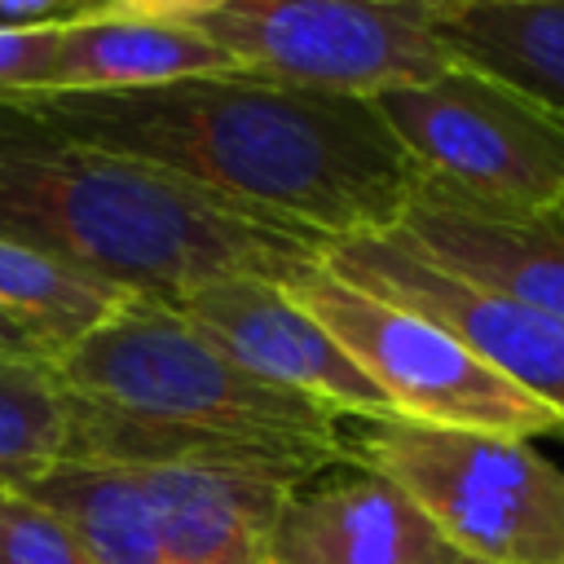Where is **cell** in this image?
<instances>
[{
    "label": "cell",
    "mask_w": 564,
    "mask_h": 564,
    "mask_svg": "<svg viewBox=\"0 0 564 564\" xmlns=\"http://www.w3.org/2000/svg\"><path fill=\"white\" fill-rule=\"evenodd\" d=\"M13 101L79 141L150 163L322 247L397 229L419 185V167L375 101L291 88L251 70Z\"/></svg>",
    "instance_id": "obj_1"
},
{
    "label": "cell",
    "mask_w": 564,
    "mask_h": 564,
    "mask_svg": "<svg viewBox=\"0 0 564 564\" xmlns=\"http://www.w3.org/2000/svg\"><path fill=\"white\" fill-rule=\"evenodd\" d=\"M145 494L163 564H264L291 485L216 467H128Z\"/></svg>",
    "instance_id": "obj_12"
},
{
    "label": "cell",
    "mask_w": 564,
    "mask_h": 564,
    "mask_svg": "<svg viewBox=\"0 0 564 564\" xmlns=\"http://www.w3.org/2000/svg\"><path fill=\"white\" fill-rule=\"evenodd\" d=\"M70 388L44 357H0V489H22L62 463Z\"/></svg>",
    "instance_id": "obj_17"
},
{
    "label": "cell",
    "mask_w": 564,
    "mask_h": 564,
    "mask_svg": "<svg viewBox=\"0 0 564 564\" xmlns=\"http://www.w3.org/2000/svg\"><path fill=\"white\" fill-rule=\"evenodd\" d=\"M264 564H480L383 476L335 463L291 489Z\"/></svg>",
    "instance_id": "obj_11"
},
{
    "label": "cell",
    "mask_w": 564,
    "mask_h": 564,
    "mask_svg": "<svg viewBox=\"0 0 564 564\" xmlns=\"http://www.w3.org/2000/svg\"><path fill=\"white\" fill-rule=\"evenodd\" d=\"M0 234L163 304L212 278L286 286L322 260V242L79 141L13 97H0Z\"/></svg>",
    "instance_id": "obj_2"
},
{
    "label": "cell",
    "mask_w": 564,
    "mask_h": 564,
    "mask_svg": "<svg viewBox=\"0 0 564 564\" xmlns=\"http://www.w3.org/2000/svg\"><path fill=\"white\" fill-rule=\"evenodd\" d=\"M0 357H44V348L26 335V330H18L9 317H0ZM48 361V357H44Z\"/></svg>",
    "instance_id": "obj_22"
},
{
    "label": "cell",
    "mask_w": 564,
    "mask_h": 564,
    "mask_svg": "<svg viewBox=\"0 0 564 564\" xmlns=\"http://www.w3.org/2000/svg\"><path fill=\"white\" fill-rule=\"evenodd\" d=\"M344 449L401 489L463 555L564 564V471L529 441L388 414L357 419Z\"/></svg>",
    "instance_id": "obj_4"
},
{
    "label": "cell",
    "mask_w": 564,
    "mask_h": 564,
    "mask_svg": "<svg viewBox=\"0 0 564 564\" xmlns=\"http://www.w3.org/2000/svg\"><path fill=\"white\" fill-rule=\"evenodd\" d=\"M53 370L75 397L106 410L348 458L339 414L242 370L163 300L123 295L88 335L53 357Z\"/></svg>",
    "instance_id": "obj_3"
},
{
    "label": "cell",
    "mask_w": 564,
    "mask_h": 564,
    "mask_svg": "<svg viewBox=\"0 0 564 564\" xmlns=\"http://www.w3.org/2000/svg\"><path fill=\"white\" fill-rule=\"evenodd\" d=\"M216 70L242 66L189 22L70 18L57 31L44 93H123Z\"/></svg>",
    "instance_id": "obj_13"
},
{
    "label": "cell",
    "mask_w": 564,
    "mask_h": 564,
    "mask_svg": "<svg viewBox=\"0 0 564 564\" xmlns=\"http://www.w3.org/2000/svg\"><path fill=\"white\" fill-rule=\"evenodd\" d=\"M189 26L251 75L366 101L463 62L427 0H234Z\"/></svg>",
    "instance_id": "obj_7"
},
{
    "label": "cell",
    "mask_w": 564,
    "mask_h": 564,
    "mask_svg": "<svg viewBox=\"0 0 564 564\" xmlns=\"http://www.w3.org/2000/svg\"><path fill=\"white\" fill-rule=\"evenodd\" d=\"M0 564H93V555L48 507L0 489Z\"/></svg>",
    "instance_id": "obj_18"
},
{
    "label": "cell",
    "mask_w": 564,
    "mask_h": 564,
    "mask_svg": "<svg viewBox=\"0 0 564 564\" xmlns=\"http://www.w3.org/2000/svg\"><path fill=\"white\" fill-rule=\"evenodd\" d=\"M22 494L48 507L93 555V564H163L145 494L128 467L62 458L22 485Z\"/></svg>",
    "instance_id": "obj_15"
},
{
    "label": "cell",
    "mask_w": 564,
    "mask_h": 564,
    "mask_svg": "<svg viewBox=\"0 0 564 564\" xmlns=\"http://www.w3.org/2000/svg\"><path fill=\"white\" fill-rule=\"evenodd\" d=\"M123 291L0 234V317L26 330L53 361L79 335H88Z\"/></svg>",
    "instance_id": "obj_16"
},
{
    "label": "cell",
    "mask_w": 564,
    "mask_h": 564,
    "mask_svg": "<svg viewBox=\"0 0 564 564\" xmlns=\"http://www.w3.org/2000/svg\"><path fill=\"white\" fill-rule=\"evenodd\" d=\"M181 308L220 352L273 388L300 392L330 414L388 419V397L357 370L335 335L300 308L278 282L264 278H212L185 291Z\"/></svg>",
    "instance_id": "obj_9"
},
{
    "label": "cell",
    "mask_w": 564,
    "mask_h": 564,
    "mask_svg": "<svg viewBox=\"0 0 564 564\" xmlns=\"http://www.w3.org/2000/svg\"><path fill=\"white\" fill-rule=\"evenodd\" d=\"M234 0H101L88 18H145V22H198Z\"/></svg>",
    "instance_id": "obj_20"
},
{
    "label": "cell",
    "mask_w": 564,
    "mask_h": 564,
    "mask_svg": "<svg viewBox=\"0 0 564 564\" xmlns=\"http://www.w3.org/2000/svg\"><path fill=\"white\" fill-rule=\"evenodd\" d=\"M375 110L419 176L507 212L564 207V115L524 88L458 62L379 93Z\"/></svg>",
    "instance_id": "obj_5"
},
{
    "label": "cell",
    "mask_w": 564,
    "mask_h": 564,
    "mask_svg": "<svg viewBox=\"0 0 564 564\" xmlns=\"http://www.w3.org/2000/svg\"><path fill=\"white\" fill-rule=\"evenodd\" d=\"M560 212H564V207H560Z\"/></svg>",
    "instance_id": "obj_23"
},
{
    "label": "cell",
    "mask_w": 564,
    "mask_h": 564,
    "mask_svg": "<svg viewBox=\"0 0 564 564\" xmlns=\"http://www.w3.org/2000/svg\"><path fill=\"white\" fill-rule=\"evenodd\" d=\"M397 234L432 264L564 326V212H507L419 176Z\"/></svg>",
    "instance_id": "obj_10"
},
{
    "label": "cell",
    "mask_w": 564,
    "mask_h": 564,
    "mask_svg": "<svg viewBox=\"0 0 564 564\" xmlns=\"http://www.w3.org/2000/svg\"><path fill=\"white\" fill-rule=\"evenodd\" d=\"M62 22H0V97L44 93Z\"/></svg>",
    "instance_id": "obj_19"
},
{
    "label": "cell",
    "mask_w": 564,
    "mask_h": 564,
    "mask_svg": "<svg viewBox=\"0 0 564 564\" xmlns=\"http://www.w3.org/2000/svg\"><path fill=\"white\" fill-rule=\"evenodd\" d=\"M97 9L101 0H0V22H70Z\"/></svg>",
    "instance_id": "obj_21"
},
{
    "label": "cell",
    "mask_w": 564,
    "mask_h": 564,
    "mask_svg": "<svg viewBox=\"0 0 564 564\" xmlns=\"http://www.w3.org/2000/svg\"><path fill=\"white\" fill-rule=\"evenodd\" d=\"M322 264L335 278L427 317L432 326L454 335L471 357H480L494 375H502L507 383L538 397L564 419V326L560 322L533 313L511 295H498L480 282H467L423 260L397 229L330 242L322 247Z\"/></svg>",
    "instance_id": "obj_8"
},
{
    "label": "cell",
    "mask_w": 564,
    "mask_h": 564,
    "mask_svg": "<svg viewBox=\"0 0 564 564\" xmlns=\"http://www.w3.org/2000/svg\"><path fill=\"white\" fill-rule=\"evenodd\" d=\"M282 291L335 335L357 370L388 397L392 414L520 441L564 436V419L551 405L494 375L427 317L335 278L322 260L300 269Z\"/></svg>",
    "instance_id": "obj_6"
},
{
    "label": "cell",
    "mask_w": 564,
    "mask_h": 564,
    "mask_svg": "<svg viewBox=\"0 0 564 564\" xmlns=\"http://www.w3.org/2000/svg\"><path fill=\"white\" fill-rule=\"evenodd\" d=\"M445 44L564 115V0H427Z\"/></svg>",
    "instance_id": "obj_14"
}]
</instances>
